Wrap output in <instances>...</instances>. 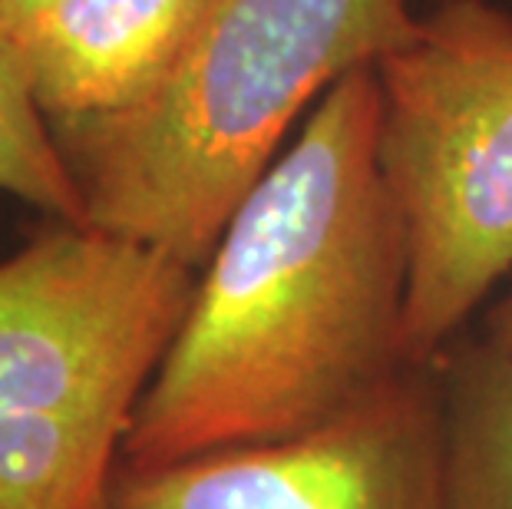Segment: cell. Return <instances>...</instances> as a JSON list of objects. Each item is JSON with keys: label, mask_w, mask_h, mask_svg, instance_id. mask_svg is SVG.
<instances>
[{"label": "cell", "mask_w": 512, "mask_h": 509, "mask_svg": "<svg viewBox=\"0 0 512 509\" xmlns=\"http://www.w3.org/2000/svg\"><path fill=\"white\" fill-rule=\"evenodd\" d=\"M374 67L337 80L238 205L129 420L123 463L301 437L407 367V229Z\"/></svg>", "instance_id": "obj_1"}, {"label": "cell", "mask_w": 512, "mask_h": 509, "mask_svg": "<svg viewBox=\"0 0 512 509\" xmlns=\"http://www.w3.org/2000/svg\"><path fill=\"white\" fill-rule=\"evenodd\" d=\"M413 27V0H209L149 100L50 123L83 222L202 272L298 116Z\"/></svg>", "instance_id": "obj_2"}, {"label": "cell", "mask_w": 512, "mask_h": 509, "mask_svg": "<svg viewBox=\"0 0 512 509\" xmlns=\"http://www.w3.org/2000/svg\"><path fill=\"white\" fill-rule=\"evenodd\" d=\"M129 420L0 417V509H106Z\"/></svg>", "instance_id": "obj_8"}, {"label": "cell", "mask_w": 512, "mask_h": 509, "mask_svg": "<svg viewBox=\"0 0 512 509\" xmlns=\"http://www.w3.org/2000/svg\"><path fill=\"white\" fill-rule=\"evenodd\" d=\"M106 509H446L440 367L407 364L301 437L162 467L119 460Z\"/></svg>", "instance_id": "obj_5"}, {"label": "cell", "mask_w": 512, "mask_h": 509, "mask_svg": "<svg viewBox=\"0 0 512 509\" xmlns=\"http://www.w3.org/2000/svg\"><path fill=\"white\" fill-rule=\"evenodd\" d=\"M437 367L446 509H512V351L463 341Z\"/></svg>", "instance_id": "obj_7"}, {"label": "cell", "mask_w": 512, "mask_h": 509, "mask_svg": "<svg viewBox=\"0 0 512 509\" xmlns=\"http://www.w3.org/2000/svg\"><path fill=\"white\" fill-rule=\"evenodd\" d=\"M0 192L27 202L50 222H83V199L53 143L47 116L30 96L14 47L0 30Z\"/></svg>", "instance_id": "obj_9"}, {"label": "cell", "mask_w": 512, "mask_h": 509, "mask_svg": "<svg viewBox=\"0 0 512 509\" xmlns=\"http://www.w3.org/2000/svg\"><path fill=\"white\" fill-rule=\"evenodd\" d=\"M43 4H47V0H0V30L7 34L10 27H17L20 20L30 17Z\"/></svg>", "instance_id": "obj_11"}, {"label": "cell", "mask_w": 512, "mask_h": 509, "mask_svg": "<svg viewBox=\"0 0 512 509\" xmlns=\"http://www.w3.org/2000/svg\"><path fill=\"white\" fill-rule=\"evenodd\" d=\"M374 73L380 169L410 255L403 361L437 364L512 272V17L446 0Z\"/></svg>", "instance_id": "obj_3"}, {"label": "cell", "mask_w": 512, "mask_h": 509, "mask_svg": "<svg viewBox=\"0 0 512 509\" xmlns=\"http://www.w3.org/2000/svg\"><path fill=\"white\" fill-rule=\"evenodd\" d=\"M209 0H47L7 30L47 123L133 110L159 90Z\"/></svg>", "instance_id": "obj_6"}, {"label": "cell", "mask_w": 512, "mask_h": 509, "mask_svg": "<svg viewBox=\"0 0 512 509\" xmlns=\"http://www.w3.org/2000/svg\"><path fill=\"white\" fill-rule=\"evenodd\" d=\"M486 341L499 344V348L512 351V288L506 291V298H499L493 308L486 314Z\"/></svg>", "instance_id": "obj_10"}, {"label": "cell", "mask_w": 512, "mask_h": 509, "mask_svg": "<svg viewBox=\"0 0 512 509\" xmlns=\"http://www.w3.org/2000/svg\"><path fill=\"white\" fill-rule=\"evenodd\" d=\"M199 272L90 225L50 222L0 262V417L133 420Z\"/></svg>", "instance_id": "obj_4"}]
</instances>
